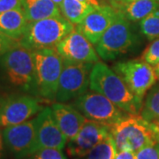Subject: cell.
Instances as JSON below:
<instances>
[{"mask_svg": "<svg viewBox=\"0 0 159 159\" xmlns=\"http://www.w3.org/2000/svg\"><path fill=\"white\" fill-rule=\"evenodd\" d=\"M89 89L107 97L126 113H141L143 100L134 95L119 74L104 63L99 61L93 66Z\"/></svg>", "mask_w": 159, "mask_h": 159, "instance_id": "cell-1", "label": "cell"}, {"mask_svg": "<svg viewBox=\"0 0 159 159\" xmlns=\"http://www.w3.org/2000/svg\"><path fill=\"white\" fill-rule=\"evenodd\" d=\"M118 151L136 153L142 148L159 144V125L141 115L129 114L110 126Z\"/></svg>", "mask_w": 159, "mask_h": 159, "instance_id": "cell-2", "label": "cell"}, {"mask_svg": "<svg viewBox=\"0 0 159 159\" xmlns=\"http://www.w3.org/2000/svg\"><path fill=\"white\" fill-rule=\"evenodd\" d=\"M74 24L64 16L51 17L29 22L20 44L30 51L56 48L66 36L74 31Z\"/></svg>", "mask_w": 159, "mask_h": 159, "instance_id": "cell-3", "label": "cell"}, {"mask_svg": "<svg viewBox=\"0 0 159 159\" xmlns=\"http://www.w3.org/2000/svg\"><path fill=\"white\" fill-rule=\"evenodd\" d=\"M36 95L43 99H56L63 58L55 48L33 51Z\"/></svg>", "mask_w": 159, "mask_h": 159, "instance_id": "cell-4", "label": "cell"}, {"mask_svg": "<svg viewBox=\"0 0 159 159\" xmlns=\"http://www.w3.org/2000/svg\"><path fill=\"white\" fill-rule=\"evenodd\" d=\"M1 65L11 85L36 94L32 51L19 44L1 57Z\"/></svg>", "mask_w": 159, "mask_h": 159, "instance_id": "cell-5", "label": "cell"}, {"mask_svg": "<svg viewBox=\"0 0 159 159\" xmlns=\"http://www.w3.org/2000/svg\"><path fill=\"white\" fill-rule=\"evenodd\" d=\"M136 36L130 21L120 12L102 38L95 45L96 51L102 60H113L125 54L134 46Z\"/></svg>", "mask_w": 159, "mask_h": 159, "instance_id": "cell-6", "label": "cell"}, {"mask_svg": "<svg viewBox=\"0 0 159 159\" xmlns=\"http://www.w3.org/2000/svg\"><path fill=\"white\" fill-rule=\"evenodd\" d=\"M72 105L87 119L110 126L129 115L111 102L107 97L95 91L86 92L77 97Z\"/></svg>", "mask_w": 159, "mask_h": 159, "instance_id": "cell-7", "label": "cell"}, {"mask_svg": "<svg viewBox=\"0 0 159 159\" xmlns=\"http://www.w3.org/2000/svg\"><path fill=\"white\" fill-rule=\"evenodd\" d=\"M94 65L63 59L62 72L55 100L57 102H68L86 93L89 87L90 74Z\"/></svg>", "mask_w": 159, "mask_h": 159, "instance_id": "cell-8", "label": "cell"}, {"mask_svg": "<svg viewBox=\"0 0 159 159\" xmlns=\"http://www.w3.org/2000/svg\"><path fill=\"white\" fill-rule=\"evenodd\" d=\"M113 70L124 80L132 93L142 100L157 80L153 67L143 60L119 62L114 65Z\"/></svg>", "mask_w": 159, "mask_h": 159, "instance_id": "cell-9", "label": "cell"}, {"mask_svg": "<svg viewBox=\"0 0 159 159\" xmlns=\"http://www.w3.org/2000/svg\"><path fill=\"white\" fill-rule=\"evenodd\" d=\"M43 110L40 100L28 95H14L0 101V126L24 123Z\"/></svg>", "mask_w": 159, "mask_h": 159, "instance_id": "cell-10", "label": "cell"}, {"mask_svg": "<svg viewBox=\"0 0 159 159\" xmlns=\"http://www.w3.org/2000/svg\"><path fill=\"white\" fill-rule=\"evenodd\" d=\"M35 128V153L43 148H65L67 138L58 127L51 107H44L34 119Z\"/></svg>", "mask_w": 159, "mask_h": 159, "instance_id": "cell-11", "label": "cell"}, {"mask_svg": "<svg viewBox=\"0 0 159 159\" xmlns=\"http://www.w3.org/2000/svg\"><path fill=\"white\" fill-rule=\"evenodd\" d=\"M94 44L76 29L66 36L55 48L64 60L96 64L100 61Z\"/></svg>", "mask_w": 159, "mask_h": 159, "instance_id": "cell-12", "label": "cell"}, {"mask_svg": "<svg viewBox=\"0 0 159 159\" xmlns=\"http://www.w3.org/2000/svg\"><path fill=\"white\" fill-rule=\"evenodd\" d=\"M6 148L16 158L35 154V128L34 119L5 127L3 130Z\"/></svg>", "mask_w": 159, "mask_h": 159, "instance_id": "cell-13", "label": "cell"}, {"mask_svg": "<svg viewBox=\"0 0 159 159\" xmlns=\"http://www.w3.org/2000/svg\"><path fill=\"white\" fill-rule=\"evenodd\" d=\"M110 134V125L87 119L78 134L68 141L66 151L70 157H85L90 150Z\"/></svg>", "mask_w": 159, "mask_h": 159, "instance_id": "cell-14", "label": "cell"}, {"mask_svg": "<svg viewBox=\"0 0 159 159\" xmlns=\"http://www.w3.org/2000/svg\"><path fill=\"white\" fill-rule=\"evenodd\" d=\"M119 11L108 5L97 6L75 29L96 45L111 27Z\"/></svg>", "mask_w": 159, "mask_h": 159, "instance_id": "cell-15", "label": "cell"}, {"mask_svg": "<svg viewBox=\"0 0 159 159\" xmlns=\"http://www.w3.org/2000/svg\"><path fill=\"white\" fill-rule=\"evenodd\" d=\"M51 110L58 127L68 141L74 139L78 134L87 120L72 104L57 102L52 104Z\"/></svg>", "mask_w": 159, "mask_h": 159, "instance_id": "cell-16", "label": "cell"}, {"mask_svg": "<svg viewBox=\"0 0 159 159\" xmlns=\"http://www.w3.org/2000/svg\"><path fill=\"white\" fill-rule=\"evenodd\" d=\"M28 24L22 7L0 13V31L13 39H21Z\"/></svg>", "mask_w": 159, "mask_h": 159, "instance_id": "cell-17", "label": "cell"}, {"mask_svg": "<svg viewBox=\"0 0 159 159\" xmlns=\"http://www.w3.org/2000/svg\"><path fill=\"white\" fill-rule=\"evenodd\" d=\"M22 8L29 22L61 16L60 8L52 0H22Z\"/></svg>", "mask_w": 159, "mask_h": 159, "instance_id": "cell-18", "label": "cell"}, {"mask_svg": "<svg viewBox=\"0 0 159 159\" xmlns=\"http://www.w3.org/2000/svg\"><path fill=\"white\" fill-rule=\"evenodd\" d=\"M159 7L157 0H133L121 3L116 10L120 11L129 21H141Z\"/></svg>", "mask_w": 159, "mask_h": 159, "instance_id": "cell-19", "label": "cell"}, {"mask_svg": "<svg viewBox=\"0 0 159 159\" xmlns=\"http://www.w3.org/2000/svg\"><path fill=\"white\" fill-rule=\"evenodd\" d=\"M97 6L85 4L78 0H64L60 6L63 16L71 23L78 25L81 23Z\"/></svg>", "mask_w": 159, "mask_h": 159, "instance_id": "cell-20", "label": "cell"}, {"mask_svg": "<svg viewBox=\"0 0 159 159\" xmlns=\"http://www.w3.org/2000/svg\"><path fill=\"white\" fill-rule=\"evenodd\" d=\"M140 115L149 122L159 125V83L149 89Z\"/></svg>", "mask_w": 159, "mask_h": 159, "instance_id": "cell-21", "label": "cell"}, {"mask_svg": "<svg viewBox=\"0 0 159 159\" xmlns=\"http://www.w3.org/2000/svg\"><path fill=\"white\" fill-rule=\"evenodd\" d=\"M118 153L113 138L110 134L102 142L97 144L86 156V159H115Z\"/></svg>", "mask_w": 159, "mask_h": 159, "instance_id": "cell-22", "label": "cell"}, {"mask_svg": "<svg viewBox=\"0 0 159 159\" xmlns=\"http://www.w3.org/2000/svg\"><path fill=\"white\" fill-rule=\"evenodd\" d=\"M140 29L149 41L159 38V7L140 21Z\"/></svg>", "mask_w": 159, "mask_h": 159, "instance_id": "cell-23", "label": "cell"}, {"mask_svg": "<svg viewBox=\"0 0 159 159\" xmlns=\"http://www.w3.org/2000/svg\"><path fill=\"white\" fill-rule=\"evenodd\" d=\"M142 59L151 66H156L159 63V38L153 40L143 51Z\"/></svg>", "mask_w": 159, "mask_h": 159, "instance_id": "cell-24", "label": "cell"}, {"mask_svg": "<svg viewBox=\"0 0 159 159\" xmlns=\"http://www.w3.org/2000/svg\"><path fill=\"white\" fill-rule=\"evenodd\" d=\"M32 159H66L62 150L57 148H43L34 154Z\"/></svg>", "mask_w": 159, "mask_h": 159, "instance_id": "cell-25", "label": "cell"}, {"mask_svg": "<svg viewBox=\"0 0 159 159\" xmlns=\"http://www.w3.org/2000/svg\"><path fill=\"white\" fill-rule=\"evenodd\" d=\"M20 44L18 40L13 39L0 31V57L4 56L11 49Z\"/></svg>", "mask_w": 159, "mask_h": 159, "instance_id": "cell-26", "label": "cell"}, {"mask_svg": "<svg viewBox=\"0 0 159 159\" xmlns=\"http://www.w3.org/2000/svg\"><path fill=\"white\" fill-rule=\"evenodd\" d=\"M136 159H159L157 146H149L136 152Z\"/></svg>", "mask_w": 159, "mask_h": 159, "instance_id": "cell-27", "label": "cell"}, {"mask_svg": "<svg viewBox=\"0 0 159 159\" xmlns=\"http://www.w3.org/2000/svg\"><path fill=\"white\" fill-rule=\"evenodd\" d=\"M22 7V0H0V13Z\"/></svg>", "mask_w": 159, "mask_h": 159, "instance_id": "cell-28", "label": "cell"}, {"mask_svg": "<svg viewBox=\"0 0 159 159\" xmlns=\"http://www.w3.org/2000/svg\"><path fill=\"white\" fill-rule=\"evenodd\" d=\"M115 159H136V153L132 151H118Z\"/></svg>", "mask_w": 159, "mask_h": 159, "instance_id": "cell-29", "label": "cell"}, {"mask_svg": "<svg viewBox=\"0 0 159 159\" xmlns=\"http://www.w3.org/2000/svg\"><path fill=\"white\" fill-rule=\"evenodd\" d=\"M4 150H5V142H4L3 131L0 128V159H2L4 157Z\"/></svg>", "mask_w": 159, "mask_h": 159, "instance_id": "cell-30", "label": "cell"}, {"mask_svg": "<svg viewBox=\"0 0 159 159\" xmlns=\"http://www.w3.org/2000/svg\"><path fill=\"white\" fill-rule=\"evenodd\" d=\"M103 1L109 3L108 6H112L115 9H116V8L120 5V3H121V0H103Z\"/></svg>", "mask_w": 159, "mask_h": 159, "instance_id": "cell-31", "label": "cell"}, {"mask_svg": "<svg viewBox=\"0 0 159 159\" xmlns=\"http://www.w3.org/2000/svg\"><path fill=\"white\" fill-rule=\"evenodd\" d=\"M78 1H80V2L85 3V4H89V5H92L94 6H100L99 2L97 0H78Z\"/></svg>", "mask_w": 159, "mask_h": 159, "instance_id": "cell-32", "label": "cell"}, {"mask_svg": "<svg viewBox=\"0 0 159 159\" xmlns=\"http://www.w3.org/2000/svg\"><path fill=\"white\" fill-rule=\"evenodd\" d=\"M154 71H155V74H156L157 80H159V63L154 67Z\"/></svg>", "mask_w": 159, "mask_h": 159, "instance_id": "cell-33", "label": "cell"}, {"mask_svg": "<svg viewBox=\"0 0 159 159\" xmlns=\"http://www.w3.org/2000/svg\"><path fill=\"white\" fill-rule=\"evenodd\" d=\"M52 1H53V2H54V3H55V4L59 7V8H60V6H61V5H62V3L64 0H52Z\"/></svg>", "mask_w": 159, "mask_h": 159, "instance_id": "cell-34", "label": "cell"}, {"mask_svg": "<svg viewBox=\"0 0 159 159\" xmlns=\"http://www.w3.org/2000/svg\"><path fill=\"white\" fill-rule=\"evenodd\" d=\"M130 1H133V0H121V3H125V2H130ZM159 1V0H157ZM120 3V4H121Z\"/></svg>", "mask_w": 159, "mask_h": 159, "instance_id": "cell-35", "label": "cell"}, {"mask_svg": "<svg viewBox=\"0 0 159 159\" xmlns=\"http://www.w3.org/2000/svg\"><path fill=\"white\" fill-rule=\"evenodd\" d=\"M157 150H158V154H159V144L157 145Z\"/></svg>", "mask_w": 159, "mask_h": 159, "instance_id": "cell-36", "label": "cell"}]
</instances>
